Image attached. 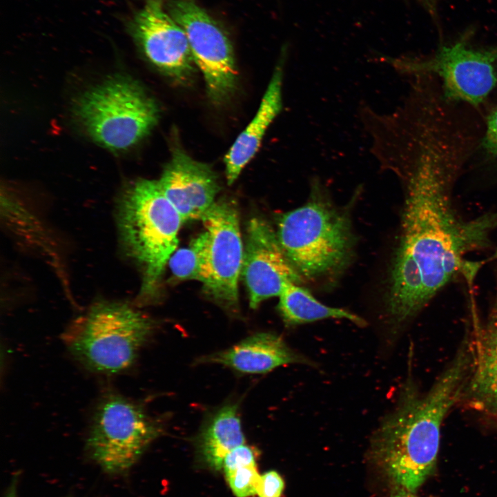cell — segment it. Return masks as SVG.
Returning <instances> with one entry per match:
<instances>
[{
	"label": "cell",
	"mask_w": 497,
	"mask_h": 497,
	"mask_svg": "<svg viewBox=\"0 0 497 497\" xmlns=\"http://www.w3.org/2000/svg\"><path fill=\"white\" fill-rule=\"evenodd\" d=\"M451 177L436 147L425 145L409 173L392 267L387 305L396 324L414 317L460 275L471 285L487 262L468 257L491 245L497 211L462 217L453 203Z\"/></svg>",
	"instance_id": "cell-1"
},
{
	"label": "cell",
	"mask_w": 497,
	"mask_h": 497,
	"mask_svg": "<svg viewBox=\"0 0 497 497\" xmlns=\"http://www.w3.org/2000/svg\"><path fill=\"white\" fill-rule=\"evenodd\" d=\"M471 361V344L466 339L427 392H419L410 380L406 382L398 407L376 431L372 458L398 487L414 492L433 470L441 425L463 396Z\"/></svg>",
	"instance_id": "cell-2"
},
{
	"label": "cell",
	"mask_w": 497,
	"mask_h": 497,
	"mask_svg": "<svg viewBox=\"0 0 497 497\" xmlns=\"http://www.w3.org/2000/svg\"><path fill=\"white\" fill-rule=\"evenodd\" d=\"M182 222L158 181L139 179L121 195L118 227L128 253L142 269L140 295L145 300L157 293L165 266L177 250Z\"/></svg>",
	"instance_id": "cell-3"
},
{
	"label": "cell",
	"mask_w": 497,
	"mask_h": 497,
	"mask_svg": "<svg viewBox=\"0 0 497 497\" xmlns=\"http://www.w3.org/2000/svg\"><path fill=\"white\" fill-rule=\"evenodd\" d=\"M276 233L287 259L301 277L335 273L352 255L350 221L322 193L318 182L304 205L280 217Z\"/></svg>",
	"instance_id": "cell-4"
},
{
	"label": "cell",
	"mask_w": 497,
	"mask_h": 497,
	"mask_svg": "<svg viewBox=\"0 0 497 497\" xmlns=\"http://www.w3.org/2000/svg\"><path fill=\"white\" fill-rule=\"evenodd\" d=\"M155 323L128 304L101 302L63 336L71 354L93 371L115 373L130 367Z\"/></svg>",
	"instance_id": "cell-5"
},
{
	"label": "cell",
	"mask_w": 497,
	"mask_h": 497,
	"mask_svg": "<svg viewBox=\"0 0 497 497\" xmlns=\"http://www.w3.org/2000/svg\"><path fill=\"white\" fill-rule=\"evenodd\" d=\"M89 135L113 150L127 149L157 124L155 102L135 81L113 77L84 93L75 107Z\"/></svg>",
	"instance_id": "cell-6"
},
{
	"label": "cell",
	"mask_w": 497,
	"mask_h": 497,
	"mask_svg": "<svg viewBox=\"0 0 497 497\" xmlns=\"http://www.w3.org/2000/svg\"><path fill=\"white\" fill-rule=\"evenodd\" d=\"M162 431L139 405L121 395L101 398L86 442L90 457L106 473H126Z\"/></svg>",
	"instance_id": "cell-7"
},
{
	"label": "cell",
	"mask_w": 497,
	"mask_h": 497,
	"mask_svg": "<svg viewBox=\"0 0 497 497\" xmlns=\"http://www.w3.org/2000/svg\"><path fill=\"white\" fill-rule=\"evenodd\" d=\"M466 39L442 46L425 59L388 58L387 61L403 73L436 75L442 80L447 99L478 106L497 83V46L474 49Z\"/></svg>",
	"instance_id": "cell-8"
},
{
	"label": "cell",
	"mask_w": 497,
	"mask_h": 497,
	"mask_svg": "<svg viewBox=\"0 0 497 497\" xmlns=\"http://www.w3.org/2000/svg\"><path fill=\"white\" fill-rule=\"evenodd\" d=\"M165 6L186 33L209 98L215 104L224 102L234 92L237 84V69L229 38L220 24L192 1L171 0Z\"/></svg>",
	"instance_id": "cell-9"
},
{
	"label": "cell",
	"mask_w": 497,
	"mask_h": 497,
	"mask_svg": "<svg viewBox=\"0 0 497 497\" xmlns=\"http://www.w3.org/2000/svg\"><path fill=\"white\" fill-rule=\"evenodd\" d=\"M201 220L206 234L204 291L228 311L237 313L244 252L237 208L232 201L222 199Z\"/></svg>",
	"instance_id": "cell-10"
},
{
	"label": "cell",
	"mask_w": 497,
	"mask_h": 497,
	"mask_svg": "<svg viewBox=\"0 0 497 497\" xmlns=\"http://www.w3.org/2000/svg\"><path fill=\"white\" fill-rule=\"evenodd\" d=\"M128 27L146 57L162 72L180 81L191 76L195 62L187 37L161 0H146Z\"/></svg>",
	"instance_id": "cell-11"
},
{
	"label": "cell",
	"mask_w": 497,
	"mask_h": 497,
	"mask_svg": "<svg viewBox=\"0 0 497 497\" xmlns=\"http://www.w3.org/2000/svg\"><path fill=\"white\" fill-rule=\"evenodd\" d=\"M242 276L248 292L250 307L279 296L289 284L302 277L287 259L277 233L264 220L252 218L248 224Z\"/></svg>",
	"instance_id": "cell-12"
},
{
	"label": "cell",
	"mask_w": 497,
	"mask_h": 497,
	"mask_svg": "<svg viewBox=\"0 0 497 497\" xmlns=\"http://www.w3.org/2000/svg\"><path fill=\"white\" fill-rule=\"evenodd\" d=\"M158 182L183 222L202 220L220 189L213 169L179 148L173 150Z\"/></svg>",
	"instance_id": "cell-13"
},
{
	"label": "cell",
	"mask_w": 497,
	"mask_h": 497,
	"mask_svg": "<svg viewBox=\"0 0 497 497\" xmlns=\"http://www.w3.org/2000/svg\"><path fill=\"white\" fill-rule=\"evenodd\" d=\"M198 362L219 364L248 374L267 373L289 364H314L271 333L254 334L227 349L199 358Z\"/></svg>",
	"instance_id": "cell-14"
},
{
	"label": "cell",
	"mask_w": 497,
	"mask_h": 497,
	"mask_svg": "<svg viewBox=\"0 0 497 497\" xmlns=\"http://www.w3.org/2000/svg\"><path fill=\"white\" fill-rule=\"evenodd\" d=\"M471 343V367L465 396L473 408L497 418V300Z\"/></svg>",
	"instance_id": "cell-15"
},
{
	"label": "cell",
	"mask_w": 497,
	"mask_h": 497,
	"mask_svg": "<svg viewBox=\"0 0 497 497\" xmlns=\"http://www.w3.org/2000/svg\"><path fill=\"white\" fill-rule=\"evenodd\" d=\"M283 68L282 57L273 71L255 115L224 157L226 177L230 185L254 157L267 128L282 108Z\"/></svg>",
	"instance_id": "cell-16"
},
{
	"label": "cell",
	"mask_w": 497,
	"mask_h": 497,
	"mask_svg": "<svg viewBox=\"0 0 497 497\" xmlns=\"http://www.w3.org/2000/svg\"><path fill=\"white\" fill-rule=\"evenodd\" d=\"M236 405H227L212 416L199 439V450L206 464L215 470L223 468L226 456L244 444Z\"/></svg>",
	"instance_id": "cell-17"
},
{
	"label": "cell",
	"mask_w": 497,
	"mask_h": 497,
	"mask_svg": "<svg viewBox=\"0 0 497 497\" xmlns=\"http://www.w3.org/2000/svg\"><path fill=\"white\" fill-rule=\"evenodd\" d=\"M277 309L287 326H295L327 318L348 319L359 326H364L360 317L342 309L331 307L319 302L298 284H287L278 296Z\"/></svg>",
	"instance_id": "cell-18"
},
{
	"label": "cell",
	"mask_w": 497,
	"mask_h": 497,
	"mask_svg": "<svg viewBox=\"0 0 497 497\" xmlns=\"http://www.w3.org/2000/svg\"><path fill=\"white\" fill-rule=\"evenodd\" d=\"M205 231L193 239L189 246L176 250L168 264L173 275L182 280H193L202 283L204 271Z\"/></svg>",
	"instance_id": "cell-19"
},
{
	"label": "cell",
	"mask_w": 497,
	"mask_h": 497,
	"mask_svg": "<svg viewBox=\"0 0 497 497\" xmlns=\"http://www.w3.org/2000/svg\"><path fill=\"white\" fill-rule=\"evenodd\" d=\"M225 475L232 491L237 497H248L257 494L260 476L256 465L241 467Z\"/></svg>",
	"instance_id": "cell-20"
},
{
	"label": "cell",
	"mask_w": 497,
	"mask_h": 497,
	"mask_svg": "<svg viewBox=\"0 0 497 497\" xmlns=\"http://www.w3.org/2000/svg\"><path fill=\"white\" fill-rule=\"evenodd\" d=\"M255 465L256 462L254 449L244 444L235 448L226 456L222 469L226 474L241 467Z\"/></svg>",
	"instance_id": "cell-21"
},
{
	"label": "cell",
	"mask_w": 497,
	"mask_h": 497,
	"mask_svg": "<svg viewBox=\"0 0 497 497\" xmlns=\"http://www.w3.org/2000/svg\"><path fill=\"white\" fill-rule=\"evenodd\" d=\"M284 487V483L280 475L275 471H269L260 476L257 487L258 497H280Z\"/></svg>",
	"instance_id": "cell-22"
},
{
	"label": "cell",
	"mask_w": 497,
	"mask_h": 497,
	"mask_svg": "<svg viewBox=\"0 0 497 497\" xmlns=\"http://www.w3.org/2000/svg\"><path fill=\"white\" fill-rule=\"evenodd\" d=\"M483 146L488 153L497 157V108L491 110L487 117Z\"/></svg>",
	"instance_id": "cell-23"
},
{
	"label": "cell",
	"mask_w": 497,
	"mask_h": 497,
	"mask_svg": "<svg viewBox=\"0 0 497 497\" xmlns=\"http://www.w3.org/2000/svg\"><path fill=\"white\" fill-rule=\"evenodd\" d=\"M391 497H416L414 492L410 491L402 487H398Z\"/></svg>",
	"instance_id": "cell-24"
},
{
	"label": "cell",
	"mask_w": 497,
	"mask_h": 497,
	"mask_svg": "<svg viewBox=\"0 0 497 497\" xmlns=\"http://www.w3.org/2000/svg\"><path fill=\"white\" fill-rule=\"evenodd\" d=\"M426 8L433 11L436 4V0H418Z\"/></svg>",
	"instance_id": "cell-25"
}]
</instances>
